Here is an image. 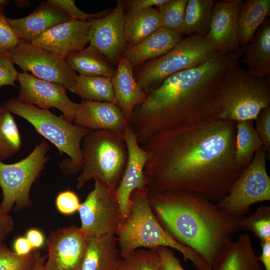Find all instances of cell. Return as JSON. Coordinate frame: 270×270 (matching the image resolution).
I'll list each match as a JSON object with an SVG mask.
<instances>
[{
	"label": "cell",
	"instance_id": "4",
	"mask_svg": "<svg viewBox=\"0 0 270 270\" xmlns=\"http://www.w3.org/2000/svg\"><path fill=\"white\" fill-rule=\"evenodd\" d=\"M127 218L116 233L122 258L140 248L166 246L180 252L184 261L190 260L198 270H211L212 264L192 248L174 240L154 216L148 200L146 186L134 190L130 196Z\"/></svg>",
	"mask_w": 270,
	"mask_h": 270
},
{
	"label": "cell",
	"instance_id": "12",
	"mask_svg": "<svg viewBox=\"0 0 270 270\" xmlns=\"http://www.w3.org/2000/svg\"><path fill=\"white\" fill-rule=\"evenodd\" d=\"M94 188L80 204L78 210L80 230L86 236L98 237L116 233L122 222L115 192L97 180Z\"/></svg>",
	"mask_w": 270,
	"mask_h": 270
},
{
	"label": "cell",
	"instance_id": "48",
	"mask_svg": "<svg viewBox=\"0 0 270 270\" xmlns=\"http://www.w3.org/2000/svg\"><path fill=\"white\" fill-rule=\"evenodd\" d=\"M33 253L34 260L30 270H44L46 256H42L41 253L38 250H35Z\"/></svg>",
	"mask_w": 270,
	"mask_h": 270
},
{
	"label": "cell",
	"instance_id": "31",
	"mask_svg": "<svg viewBox=\"0 0 270 270\" xmlns=\"http://www.w3.org/2000/svg\"><path fill=\"white\" fill-rule=\"evenodd\" d=\"M264 146L252 121L237 122L235 141V157L237 164L246 169L255 153Z\"/></svg>",
	"mask_w": 270,
	"mask_h": 270
},
{
	"label": "cell",
	"instance_id": "17",
	"mask_svg": "<svg viewBox=\"0 0 270 270\" xmlns=\"http://www.w3.org/2000/svg\"><path fill=\"white\" fill-rule=\"evenodd\" d=\"M242 0L216 2L212 12L207 37L222 54L238 50V17Z\"/></svg>",
	"mask_w": 270,
	"mask_h": 270
},
{
	"label": "cell",
	"instance_id": "23",
	"mask_svg": "<svg viewBox=\"0 0 270 270\" xmlns=\"http://www.w3.org/2000/svg\"><path fill=\"white\" fill-rule=\"evenodd\" d=\"M117 63L111 82L116 104L129 121L134 108L144 102L147 94L135 80L133 68L128 62L120 56Z\"/></svg>",
	"mask_w": 270,
	"mask_h": 270
},
{
	"label": "cell",
	"instance_id": "26",
	"mask_svg": "<svg viewBox=\"0 0 270 270\" xmlns=\"http://www.w3.org/2000/svg\"><path fill=\"white\" fill-rule=\"evenodd\" d=\"M160 27L161 20L156 9H130L125 14V48L138 44Z\"/></svg>",
	"mask_w": 270,
	"mask_h": 270
},
{
	"label": "cell",
	"instance_id": "33",
	"mask_svg": "<svg viewBox=\"0 0 270 270\" xmlns=\"http://www.w3.org/2000/svg\"><path fill=\"white\" fill-rule=\"evenodd\" d=\"M116 270H162L155 248H138L122 258Z\"/></svg>",
	"mask_w": 270,
	"mask_h": 270
},
{
	"label": "cell",
	"instance_id": "7",
	"mask_svg": "<svg viewBox=\"0 0 270 270\" xmlns=\"http://www.w3.org/2000/svg\"><path fill=\"white\" fill-rule=\"evenodd\" d=\"M218 117L235 121L254 120L270 105V77H254L238 62L228 68L221 89Z\"/></svg>",
	"mask_w": 270,
	"mask_h": 270
},
{
	"label": "cell",
	"instance_id": "20",
	"mask_svg": "<svg viewBox=\"0 0 270 270\" xmlns=\"http://www.w3.org/2000/svg\"><path fill=\"white\" fill-rule=\"evenodd\" d=\"M70 19L62 9L49 0L42 2L28 16L8 18V22L21 41L32 42L54 26Z\"/></svg>",
	"mask_w": 270,
	"mask_h": 270
},
{
	"label": "cell",
	"instance_id": "11",
	"mask_svg": "<svg viewBox=\"0 0 270 270\" xmlns=\"http://www.w3.org/2000/svg\"><path fill=\"white\" fill-rule=\"evenodd\" d=\"M8 53L14 64L24 72H29L38 78L60 84L69 90L75 84L78 75L64 56L22 41Z\"/></svg>",
	"mask_w": 270,
	"mask_h": 270
},
{
	"label": "cell",
	"instance_id": "34",
	"mask_svg": "<svg viewBox=\"0 0 270 270\" xmlns=\"http://www.w3.org/2000/svg\"><path fill=\"white\" fill-rule=\"evenodd\" d=\"M241 228L252 232L261 242L270 241V206L263 205L241 218Z\"/></svg>",
	"mask_w": 270,
	"mask_h": 270
},
{
	"label": "cell",
	"instance_id": "25",
	"mask_svg": "<svg viewBox=\"0 0 270 270\" xmlns=\"http://www.w3.org/2000/svg\"><path fill=\"white\" fill-rule=\"evenodd\" d=\"M242 60L247 72L258 78L270 76V19L268 17L244 48Z\"/></svg>",
	"mask_w": 270,
	"mask_h": 270
},
{
	"label": "cell",
	"instance_id": "18",
	"mask_svg": "<svg viewBox=\"0 0 270 270\" xmlns=\"http://www.w3.org/2000/svg\"><path fill=\"white\" fill-rule=\"evenodd\" d=\"M90 28L88 20L71 19L48 30L32 43L66 56L89 43Z\"/></svg>",
	"mask_w": 270,
	"mask_h": 270
},
{
	"label": "cell",
	"instance_id": "43",
	"mask_svg": "<svg viewBox=\"0 0 270 270\" xmlns=\"http://www.w3.org/2000/svg\"><path fill=\"white\" fill-rule=\"evenodd\" d=\"M14 226L12 218L0 206V244L12 230Z\"/></svg>",
	"mask_w": 270,
	"mask_h": 270
},
{
	"label": "cell",
	"instance_id": "14",
	"mask_svg": "<svg viewBox=\"0 0 270 270\" xmlns=\"http://www.w3.org/2000/svg\"><path fill=\"white\" fill-rule=\"evenodd\" d=\"M18 81L20 84L18 100L42 109L55 108L62 112L66 120L73 122L79 104L70 100L64 86L26 72L19 74Z\"/></svg>",
	"mask_w": 270,
	"mask_h": 270
},
{
	"label": "cell",
	"instance_id": "1",
	"mask_svg": "<svg viewBox=\"0 0 270 270\" xmlns=\"http://www.w3.org/2000/svg\"><path fill=\"white\" fill-rule=\"evenodd\" d=\"M237 122L218 116L164 130L141 146L150 154L144 170L148 194L180 191L216 203L245 170L236 162Z\"/></svg>",
	"mask_w": 270,
	"mask_h": 270
},
{
	"label": "cell",
	"instance_id": "27",
	"mask_svg": "<svg viewBox=\"0 0 270 270\" xmlns=\"http://www.w3.org/2000/svg\"><path fill=\"white\" fill-rule=\"evenodd\" d=\"M66 60L68 66L80 74L112 78L116 68L94 48L89 46L68 54Z\"/></svg>",
	"mask_w": 270,
	"mask_h": 270
},
{
	"label": "cell",
	"instance_id": "19",
	"mask_svg": "<svg viewBox=\"0 0 270 270\" xmlns=\"http://www.w3.org/2000/svg\"><path fill=\"white\" fill-rule=\"evenodd\" d=\"M73 123L90 130H108L122 136L129 121L114 103L82 99Z\"/></svg>",
	"mask_w": 270,
	"mask_h": 270
},
{
	"label": "cell",
	"instance_id": "45",
	"mask_svg": "<svg viewBox=\"0 0 270 270\" xmlns=\"http://www.w3.org/2000/svg\"><path fill=\"white\" fill-rule=\"evenodd\" d=\"M168 0H132L127 1L130 9H146L152 8L153 6H158Z\"/></svg>",
	"mask_w": 270,
	"mask_h": 270
},
{
	"label": "cell",
	"instance_id": "10",
	"mask_svg": "<svg viewBox=\"0 0 270 270\" xmlns=\"http://www.w3.org/2000/svg\"><path fill=\"white\" fill-rule=\"evenodd\" d=\"M267 150L262 147L232 185L228 194L215 203L226 214L242 218L256 203L270 200V178L266 166Z\"/></svg>",
	"mask_w": 270,
	"mask_h": 270
},
{
	"label": "cell",
	"instance_id": "9",
	"mask_svg": "<svg viewBox=\"0 0 270 270\" xmlns=\"http://www.w3.org/2000/svg\"><path fill=\"white\" fill-rule=\"evenodd\" d=\"M49 145L42 140L26 158L16 163L6 164L0 161V187L2 200L0 204L7 213L30 207V190L45 168L49 160L46 153Z\"/></svg>",
	"mask_w": 270,
	"mask_h": 270
},
{
	"label": "cell",
	"instance_id": "2",
	"mask_svg": "<svg viewBox=\"0 0 270 270\" xmlns=\"http://www.w3.org/2000/svg\"><path fill=\"white\" fill-rule=\"evenodd\" d=\"M243 53L241 48L233 53L218 54L200 66L168 77L148 94L129 120L140 144L164 130L218 116L224 77Z\"/></svg>",
	"mask_w": 270,
	"mask_h": 270
},
{
	"label": "cell",
	"instance_id": "35",
	"mask_svg": "<svg viewBox=\"0 0 270 270\" xmlns=\"http://www.w3.org/2000/svg\"><path fill=\"white\" fill-rule=\"evenodd\" d=\"M188 0H168L157 7L162 27L182 34Z\"/></svg>",
	"mask_w": 270,
	"mask_h": 270
},
{
	"label": "cell",
	"instance_id": "29",
	"mask_svg": "<svg viewBox=\"0 0 270 270\" xmlns=\"http://www.w3.org/2000/svg\"><path fill=\"white\" fill-rule=\"evenodd\" d=\"M216 2L214 0H188L182 34L207 36Z\"/></svg>",
	"mask_w": 270,
	"mask_h": 270
},
{
	"label": "cell",
	"instance_id": "39",
	"mask_svg": "<svg viewBox=\"0 0 270 270\" xmlns=\"http://www.w3.org/2000/svg\"><path fill=\"white\" fill-rule=\"evenodd\" d=\"M14 64L8 52L0 54V88L4 86H16L14 82L18 80L20 72Z\"/></svg>",
	"mask_w": 270,
	"mask_h": 270
},
{
	"label": "cell",
	"instance_id": "28",
	"mask_svg": "<svg viewBox=\"0 0 270 270\" xmlns=\"http://www.w3.org/2000/svg\"><path fill=\"white\" fill-rule=\"evenodd\" d=\"M270 14V0H246L238 17V42L244 48Z\"/></svg>",
	"mask_w": 270,
	"mask_h": 270
},
{
	"label": "cell",
	"instance_id": "30",
	"mask_svg": "<svg viewBox=\"0 0 270 270\" xmlns=\"http://www.w3.org/2000/svg\"><path fill=\"white\" fill-rule=\"evenodd\" d=\"M70 91L86 100L116 104L111 79L109 78L79 74Z\"/></svg>",
	"mask_w": 270,
	"mask_h": 270
},
{
	"label": "cell",
	"instance_id": "32",
	"mask_svg": "<svg viewBox=\"0 0 270 270\" xmlns=\"http://www.w3.org/2000/svg\"><path fill=\"white\" fill-rule=\"evenodd\" d=\"M22 145L18 128L12 114L3 106H0V161L18 152Z\"/></svg>",
	"mask_w": 270,
	"mask_h": 270
},
{
	"label": "cell",
	"instance_id": "37",
	"mask_svg": "<svg viewBox=\"0 0 270 270\" xmlns=\"http://www.w3.org/2000/svg\"><path fill=\"white\" fill-rule=\"evenodd\" d=\"M21 40L10 25L4 8L0 6V54L8 52Z\"/></svg>",
	"mask_w": 270,
	"mask_h": 270
},
{
	"label": "cell",
	"instance_id": "46",
	"mask_svg": "<svg viewBox=\"0 0 270 270\" xmlns=\"http://www.w3.org/2000/svg\"><path fill=\"white\" fill-rule=\"evenodd\" d=\"M14 252L18 255L24 256L31 253L32 246L26 237L17 238L13 243Z\"/></svg>",
	"mask_w": 270,
	"mask_h": 270
},
{
	"label": "cell",
	"instance_id": "8",
	"mask_svg": "<svg viewBox=\"0 0 270 270\" xmlns=\"http://www.w3.org/2000/svg\"><path fill=\"white\" fill-rule=\"evenodd\" d=\"M218 54L207 36H188L164 55L133 68L134 78L148 94L168 77L200 66Z\"/></svg>",
	"mask_w": 270,
	"mask_h": 270
},
{
	"label": "cell",
	"instance_id": "49",
	"mask_svg": "<svg viewBox=\"0 0 270 270\" xmlns=\"http://www.w3.org/2000/svg\"><path fill=\"white\" fill-rule=\"evenodd\" d=\"M10 1L8 0H0V6L4 8V6H7Z\"/></svg>",
	"mask_w": 270,
	"mask_h": 270
},
{
	"label": "cell",
	"instance_id": "15",
	"mask_svg": "<svg viewBox=\"0 0 270 270\" xmlns=\"http://www.w3.org/2000/svg\"><path fill=\"white\" fill-rule=\"evenodd\" d=\"M124 6V1L118 0L110 14L88 20L90 46L113 64L118 62L125 48Z\"/></svg>",
	"mask_w": 270,
	"mask_h": 270
},
{
	"label": "cell",
	"instance_id": "3",
	"mask_svg": "<svg viewBox=\"0 0 270 270\" xmlns=\"http://www.w3.org/2000/svg\"><path fill=\"white\" fill-rule=\"evenodd\" d=\"M148 200L154 216L170 235L211 264L226 241L241 229V218L226 214L200 194L168 192L148 194Z\"/></svg>",
	"mask_w": 270,
	"mask_h": 270
},
{
	"label": "cell",
	"instance_id": "16",
	"mask_svg": "<svg viewBox=\"0 0 270 270\" xmlns=\"http://www.w3.org/2000/svg\"><path fill=\"white\" fill-rule=\"evenodd\" d=\"M122 137L127 147L128 156L115 194L120 208L123 222L129 214L131 194L134 190L146 186L144 170L150 154L140 144L130 124L126 126Z\"/></svg>",
	"mask_w": 270,
	"mask_h": 270
},
{
	"label": "cell",
	"instance_id": "47",
	"mask_svg": "<svg viewBox=\"0 0 270 270\" xmlns=\"http://www.w3.org/2000/svg\"><path fill=\"white\" fill-rule=\"evenodd\" d=\"M262 253L258 259L261 262L264 270H270V241L261 242Z\"/></svg>",
	"mask_w": 270,
	"mask_h": 270
},
{
	"label": "cell",
	"instance_id": "44",
	"mask_svg": "<svg viewBox=\"0 0 270 270\" xmlns=\"http://www.w3.org/2000/svg\"><path fill=\"white\" fill-rule=\"evenodd\" d=\"M26 238L32 249L42 248L44 244V235L39 230L36 228L30 229L26 234Z\"/></svg>",
	"mask_w": 270,
	"mask_h": 270
},
{
	"label": "cell",
	"instance_id": "41",
	"mask_svg": "<svg viewBox=\"0 0 270 270\" xmlns=\"http://www.w3.org/2000/svg\"><path fill=\"white\" fill-rule=\"evenodd\" d=\"M256 130L263 146L270 152V107L262 109L255 119Z\"/></svg>",
	"mask_w": 270,
	"mask_h": 270
},
{
	"label": "cell",
	"instance_id": "5",
	"mask_svg": "<svg viewBox=\"0 0 270 270\" xmlns=\"http://www.w3.org/2000/svg\"><path fill=\"white\" fill-rule=\"evenodd\" d=\"M82 172L76 188L97 180L115 192L122 178L128 152L122 136L108 130H91L81 143Z\"/></svg>",
	"mask_w": 270,
	"mask_h": 270
},
{
	"label": "cell",
	"instance_id": "42",
	"mask_svg": "<svg viewBox=\"0 0 270 270\" xmlns=\"http://www.w3.org/2000/svg\"><path fill=\"white\" fill-rule=\"evenodd\" d=\"M160 257L162 270H185L170 248L158 246L155 248ZM196 270H198L196 269Z\"/></svg>",
	"mask_w": 270,
	"mask_h": 270
},
{
	"label": "cell",
	"instance_id": "40",
	"mask_svg": "<svg viewBox=\"0 0 270 270\" xmlns=\"http://www.w3.org/2000/svg\"><path fill=\"white\" fill-rule=\"evenodd\" d=\"M52 3L64 10L70 19L87 21L106 14V10L96 14H87L78 8L73 0H49Z\"/></svg>",
	"mask_w": 270,
	"mask_h": 270
},
{
	"label": "cell",
	"instance_id": "24",
	"mask_svg": "<svg viewBox=\"0 0 270 270\" xmlns=\"http://www.w3.org/2000/svg\"><path fill=\"white\" fill-rule=\"evenodd\" d=\"M121 258L116 234L87 236L81 270H116Z\"/></svg>",
	"mask_w": 270,
	"mask_h": 270
},
{
	"label": "cell",
	"instance_id": "36",
	"mask_svg": "<svg viewBox=\"0 0 270 270\" xmlns=\"http://www.w3.org/2000/svg\"><path fill=\"white\" fill-rule=\"evenodd\" d=\"M34 260L33 252L20 256L4 244H0V270H30Z\"/></svg>",
	"mask_w": 270,
	"mask_h": 270
},
{
	"label": "cell",
	"instance_id": "6",
	"mask_svg": "<svg viewBox=\"0 0 270 270\" xmlns=\"http://www.w3.org/2000/svg\"><path fill=\"white\" fill-rule=\"evenodd\" d=\"M12 114L24 118L36 132L53 144L60 154L69 159L60 164L62 172L74 174L81 170V143L90 130L74 124L62 115L57 116L48 110L20 101L12 98L4 101L2 105Z\"/></svg>",
	"mask_w": 270,
	"mask_h": 270
},
{
	"label": "cell",
	"instance_id": "38",
	"mask_svg": "<svg viewBox=\"0 0 270 270\" xmlns=\"http://www.w3.org/2000/svg\"><path fill=\"white\" fill-rule=\"evenodd\" d=\"M80 204L78 195L69 190L59 192L55 200L58 211L66 216L72 215L78 211Z\"/></svg>",
	"mask_w": 270,
	"mask_h": 270
},
{
	"label": "cell",
	"instance_id": "21",
	"mask_svg": "<svg viewBox=\"0 0 270 270\" xmlns=\"http://www.w3.org/2000/svg\"><path fill=\"white\" fill-rule=\"evenodd\" d=\"M182 38V34L160 27L138 44L125 48L121 56L134 68L166 54Z\"/></svg>",
	"mask_w": 270,
	"mask_h": 270
},
{
	"label": "cell",
	"instance_id": "13",
	"mask_svg": "<svg viewBox=\"0 0 270 270\" xmlns=\"http://www.w3.org/2000/svg\"><path fill=\"white\" fill-rule=\"evenodd\" d=\"M46 244L44 270H81L87 236L80 227L72 225L52 231Z\"/></svg>",
	"mask_w": 270,
	"mask_h": 270
},
{
	"label": "cell",
	"instance_id": "22",
	"mask_svg": "<svg viewBox=\"0 0 270 270\" xmlns=\"http://www.w3.org/2000/svg\"><path fill=\"white\" fill-rule=\"evenodd\" d=\"M211 270H264L258 259L250 236L240 235L226 241L212 264Z\"/></svg>",
	"mask_w": 270,
	"mask_h": 270
}]
</instances>
